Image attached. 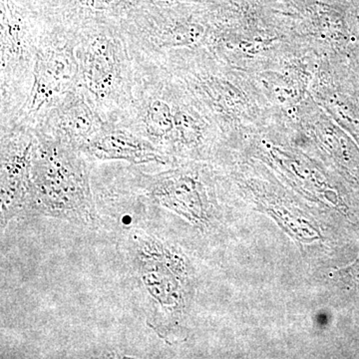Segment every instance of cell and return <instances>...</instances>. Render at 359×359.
<instances>
[{
    "mask_svg": "<svg viewBox=\"0 0 359 359\" xmlns=\"http://www.w3.org/2000/svg\"><path fill=\"white\" fill-rule=\"evenodd\" d=\"M1 70L21 60L27 47V29L18 7L11 0H0Z\"/></svg>",
    "mask_w": 359,
    "mask_h": 359,
    "instance_id": "8",
    "label": "cell"
},
{
    "mask_svg": "<svg viewBox=\"0 0 359 359\" xmlns=\"http://www.w3.org/2000/svg\"><path fill=\"white\" fill-rule=\"evenodd\" d=\"M121 247L140 294L146 323L172 344L181 330L185 309V261L164 238L140 226L127 231Z\"/></svg>",
    "mask_w": 359,
    "mask_h": 359,
    "instance_id": "1",
    "label": "cell"
},
{
    "mask_svg": "<svg viewBox=\"0 0 359 359\" xmlns=\"http://www.w3.org/2000/svg\"><path fill=\"white\" fill-rule=\"evenodd\" d=\"M146 138L159 148L171 139L175 130V116L169 105L161 100L149 104L144 116Z\"/></svg>",
    "mask_w": 359,
    "mask_h": 359,
    "instance_id": "9",
    "label": "cell"
},
{
    "mask_svg": "<svg viewBox=\"0 0 359 359\" xmlns=\"http://www.w3.org/2000/svg\"><path fill=\"white\" fill-rule=\"evenodd\" d=\"M172 1H174V0H172Z\"/></svg>",
    "mask_w": 359,
    "mask_h": 359,
    "instance_id": "13",
    "label": "cell"
},
{
    "mask_svg": "<svg viewBox=\"0 0 359 359\" xmlns=\"http://www.w3.org/2000/svg\"><path fill=\"white\" fill-rule=\"evenodd\" d=\"M75 61L72 52L66 47L47 46L36 54L34 80L27 102L26 113L32 114L60 95L72 82Z\"/></svg>",
    "mask_w": 359,
    "mask_h": 359,
    "instance_id": "4",
    "label": "cell"
},
{
    "mask_svg": "<svg viewBox=\"0 0 359 359\" xmlns=\"http://www.w3.org/2000/svg\"><path fill=\"white\" fill-rule=\"evenodd\" d=\"M200 29L195 25H178L165 33L163 36V45L166 46H180L190 44L197 40Z\"/></svg>",
    "mask_w": 359,
    "mask_h": 359,
    "instance_id": "10",
    "label": "cell"
},
{
    "mask_svg": "<svg viewBox=\"0 0 359 359\" xmlns=\"http://www.w3.org/2000/svg\"><path fill=\"white\" fill-rule=\"evenodd\" d=\"M35 136L26 132L2 135L0 171V226L1 233L21 212L26 211Z\"/></svg>",
    "mask_w": 359,
    "mask_h": 359,
    "instance_id": "3",
    "label": "cell"
},
{
    "mask_svg": "<svg viewBox=\"0 0 359 359\" xmlns=\"http://www.w3.org/2000/svg\"><path fill=\"white\" fill-rule=\"evenodd\" d=\"M79 151L100 161H126L132 164L165 163L162 151L147 138L124 130L107 127L82 146Z\"/></svg>",
    "mask_w": 359,
    "mask_h": 359,
    "instance_id": "5",
    "label": "cell"
},
{
    "mask_svg": "<svg viewBox=\"0 0 359 359\" xmlns=\"http://www.w3.org/2000/svg\"><path fill=\"white\" fill-rule=\"evenodd\" d=\"M85 87L98 99L114 93L121 78V62L117 44L106 35H97L85 46L81 58Z\"/></svg>",
    "mask_w": 359,
    "mask_h": 359,
    "instance_id": "6",
    "label": "cell"
},
{
    "mask_svg": "<svg viewBox=\"0 0 359 359\" xmlns=\"http://www.w3.org/2000/svg\"><path fill=\"white\" fill-rule=\"evenodd\" d=\"M80 6L92 11H111L124 4L125 0H77Z\"/></svg>",
    "mask_w": 359,
    "mask_h": 359,
    "instance_id": "11",
    "label": "cell"
},
{
    "mask_svg": "<svg viewBox=\"0 0 359 359\" xmlns=\"http://www.w3.org/2000/svg\"><path fill=\"white\" fill-rule=\"evenodd\" d=\"M105 128L100 117L80 97L66 99L56 116L51 138L80 150Z\"/></svg>",
    "mask_w": 359,
    "mask_h": 359,
    "instance_id": "7",
    "label": "cell"
},
{
    "mask_svg": "<svg viewBox=\"0 0 359 359\" xmlns=\"http://www.w3.org/2000/svg\"><path fill=\"white\" fill-rule=\"evenodd\" d=\"M79 153L46 135H35L26 211L86 228L98 224L88 169Z\"/></svg>",
    "mask_w": 359,
    "mask_h": 359,
    "instance_id": "2",
    "label": "cell"
},
{
    "mask_svg": "<svg viewBox=\"0 0 359 359\" xmlns=\"http://www.w3.org/2000/svg\"><path fill=\"white\" fill-rule=\"evenodd\" d=\"M351 268L353 273H358V275H359V257L358 261H356L355 263H354L353 266H351Z\"/></svg>",
    "mask_w": 359,
    "mask_h": 359,
    "instance_id": "12",
    "label": "cell"
}]
</instances>
